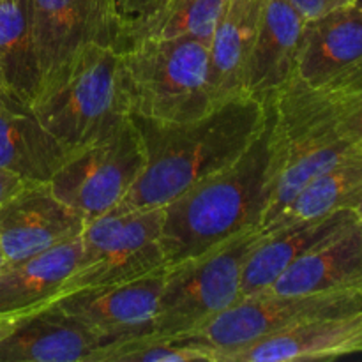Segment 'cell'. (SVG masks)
Masks as SVG:
<instances>
[{
    "mask_svg": "<svg viewBox=\"0 0 362 362\" xmlns=\"http://www.w3.org/2000/svg\"><path fill=\"white\" fill-rule=\"evenodd\" d=\"M228 0H165L151 14L122 23L115 48L145 39L194 37L211 41Z\"/></svg>",
    "mask_w": 362,
    "mask_h": 362,
    "instance_id": "cell-23",
    "label": "cell"
},
{
    "mask_svg": "<svg viewBox=\"0 0 362 362\" xmlns=\"http://www.w3.org/2000/svg\"><path fill=\"white\" fill-rule=\"evenodd\" d=\"M267 230L239 233L165 272L154 334L184 338L243 297L240 281L247 257Z\"/></svg>",
    "mask_w": 362,
    "mask_h": 362,
    "instance_id": "cell-5",
    "label": "cell"
},
{
    "mask_svg": "<svg viewBox=\"0 0 362 362\" xmlns=\"http://www.w3.org/2000/svg\"><path fill=\"white\" fill-rule=\"evenodd\" d=\"M359 219L354 209H341L322 218L304 219L267 230L244 265L240 281L243 296L269 290L293 262Z\"/></svg>",
    "mask_w": 362,
    "mask_h": 362,
    "instance_id": "cell-16",
    "label": "cell"
},
{
    "mask_svg": "<svg viewBox=\"0 0 362 362\" xmlns=\"http://www.w3.org/2000/svg\"><path fill=\"white\" fill-rule=\"evenodd\" d=\"M41 80L28 0H0V85L21 105L30 106Z\"/></svg>",
    "mask_w": 362,
    "mask_h": 362,
    "instance_id": "cell-21",
    "label": "cell"
},
{
    "mask_svg": "<svg viewBox=\"0 0 362 362\" xmlns=\"http://www.w3.org/2000/svg\"><path fill=\"white\" fill-rule=\"evenodd\" d=\"M165 272L133 281L74 290L59 296L48 306H55L87 325L105 339L106 346L154 334Z\"/></svg>",
    "mask_w": 362,
    "mask_h": 362,
    "instance_id": "cell-11",
    "label": "cell"
},
{
    "mask_svg": "<svg viewBox=\"0 0 362 362\" xmlns=\"http://www.w3.org/2000/svg\"><path fill=\"white\" fill-rule=\"evenodd\" d=\"M269 99L250 94L218 103L187 122L133 117L145 148V168L112 212L163 209L205 177L232 165L265 126Z\"/></svg>",
    "mask_w": 362,
    "mask_h": 362,
    "instance_id": "cell-2",
    "label": "cell"
},
{
    "mask_svg": "<svg viewBox=\"0 0 362 362\" xmlns=\"http://www.w3.org/2000/svg\"><path fill=\"white\" fill-rule=\"evenodd\" d=\"M274 108L285 159L262 228L285 211L311 180L362 152V141L343 138L325 115L313 88L296 76L276 92Z\"/></svg>",
    "mask_w": 362,
    "mask_h": 362,
    "instance_id": "cell-6",
    "label": "cell"
},
{
    "mask_svg": "<svg viewBox=\"0 0 362 362\" xmlns=\"http://www.w3.org/2000/svg\"><path fill=\"white\" fill-rule=\"evenodd\" d=\"M161 223L163 209L108 212L87 223L81 233L80 262L62 293L133 281L166 271Z\"/></svg>",
    "mask_w": 362,
    "mask_h": 362,
    "instance_id": "cell-7",
    "label": "cell"
},
{
    "mask_svg": "<svg viewBox=\"0 0 362 362\" xmlns=\"http://www.w3.org/2000/svg\"><path fill=\"white\" fill-rule=\"evenodd\" d=\"M165 0H117V13L122 23L144 18L158 9Z\"/></svg>",
    "mask_w": 362,
    "mask_h": 362,
    "instance_id": "cell-27",
    "label": "cell"
},
{
    "mask_svg": "<svg viewBox=\"0 0 362 362\" xmlns=\"http://www.w3.org/2000/svg\"><path fill=\"white\" fill-rule=\"evenodd\" d=\"M13 327L14 320H11V318H0V339L6 338V336L13 331Z\"/></svg>",
    "mask_w": 362,
    "mask_h": 362,
    "instance_id": "cell-30",
    "label": "cell"
},
{
    "mask_svg": "<svg viewBox=\"0 0 362 362\" xmlns=\"http://www.w3.org/2000/svg\"><path fill=\"white\" fill-rule=\"evenodd\" d=\"M67 158L69 152L30 108H0V170L25 182H49Z\"/></svg>",
    "mask_w": 362,
    "mask_h": 362,
    "instance_id": "cell-20",
    "label": "cell"
},
{
    "mask_svg": "<svg viewBox=\"0 0 362 362\" xmlns=\"http://www.w3.org/2000/svg\"><path fill=\"white\" fill-rule=\"evenodd\" d=\"M362 62V11L339 7L308 20L296 62V78L308 87H324Z\"/></svg>",
    "mask_w": 362,
    "mask_h": 362,
    "instance_id": "cell-15",
    "label": "cell"
},
{
    "mask_svg": "<svg viewBox=\"0 0 362 362\" xmlns=\"http://www.w3.org/2000/svg\"><path fill=\"white\" fill-rule=\"evenodd\" d=\"M0 108H11V110H25L28 108V106L21 105L20 101H16V99L13 98V95L9 94V92L6 90V88L0 85Z\"/></svg>",
    "mask_w": 362,
    "mask_h": 362,
    "instance_id": "cell-29",
    "label": "cell"
},
{
    "mask_svg": "<svg viewBox=\"0 0 362 362\" xmlns=\"http://www.w3.org/2000/svg\"><path fill=\"white\" fill-rule=\"evenodd\" d=\"M362 204V152L343 159L317 179L311 180L288 207L279 212L264 230H274L304 219L327 216L341 209H354Z\"/></svg>",
    "mask_w": 362,
    "mask_h": 362,
    "instance_id": "cell-22",
    "label": "cell"
},
{
    "mask_svg": "<svg viewBox=\"0 0 362 362\" xmlns=\"http://www.w3.org/2000/svg\"><path fill=\"white\" fill-rule=\"evenodd\" d=\"M293 7L300 13L304 20H315L318 16L339 9V7L352 6L354 0H288Z\"/></svg>",
    "mask_w": 362,
    "mask_h": 362,
    "instance_id": "cell-26",
    "label": "cell"
},
{
    "mask_svg": "<svg viewBox=\"0 0 362 362\" xmlns=\"http://www.w3.org/2000/svg\"><path fill=\"white\" fill-rule=\"evenodd\" d=\"M28 108L69 156L112 134L131 117L117 48L78 52L42 78Z\"/></svg>",
    "mask_w": 362,
    "mask_h": 362,
    "instance_id": "cell-3",
    "label": "cell"
},
{
    "mask_svg": "<svg viewBox=\"0 0 362 362\" xmlns=\"http://www.w3.org/2000/svg\"><path fill=\"white\" fill-rule=\"evenodd\" d=\"M352 6H356L357 9L362 11V0H354V2H352Z\"/></svg>",
    "mask_w": 362,
    "mask_h": 362,
    "instance_id": "cell-33",
    "label": "cell"
},
{
    "mask_svg": "<svg viewBox=\"0 0 362 362\" xmlns=\"http://www.w3.org/2000/svg\"><path fill=\"white\" fill-rule=\"evenodd\" d=\"M361 310L362 288L300 296L265 290L243 296L233 306L184 338L214 350L218 362L223 352L251 345L308 322Z\"/></svg>",
    "mask_w": 362,
    "mask_h": 362,
    "instance_id": "cell-8",
    "label": "cell"
},
{
    "mask_svg": "<svg viewBox=\"0 0 362 362\" xmlns=\"http://www.w3.org/2000/svg\"><path fill=\"white\" fill-rule=\"evenodd\" d=\"M313 90L334 129L346 140L362 141V62Z\"/></svg>",
    "mask_w": 362,
    "mask_h": 362,
    "instance_id": "cell-25",
    "label": "cell"
},
{
    "mask_svg": "<svg viewBox=\"0 0 362 362\" xmlns=\"http://www.w3.org/2000/svg\"><path fill=\"white\" fill-rule=\"evenodd\" d=\"M106 341L76 318L46 306L14 318L0 339V362H95Z\"/></svg>",
    "mask_w": 362,
    "mask_h": 362,
    "instance_id": "cell-13",
    "label": "cell"
},
{
    "mask_svg": "<svg viewBox=\"0 0 362 362\" xmlns=\"http://www.w3.org/2000/svg\"><path fill=\"white\" fill-rule=\"evenodd\" d=\"M209 45L194 37L145 39L120 46L131 115L187 122L214 108L209 92Z\"/></svg>",
    "mask_w": 362,
    "mask_h": 362,
    "instance_id": "cell-4",
    "label": "cell"
},
{
    "mask_svg": "<svg viewBox=\"0 0 362 362\" xmlns=\"http://www.w3.org/2000/svg\"><path fill=\"white\" fill-rule=\"evenodd\" d=\"M359 352H362V334H361L359 341L356 343V349H354V354H359Z\"/></svg>",
    "mask_w": 362,
    "mask_h": 362,
    "instance_id": "cell-32",
    "label": "cell"
},
{
    "mask_svg": "<svg viewBox=\"0 0 362 362\" xmlns=\"http://www.w3.org/2000/svg\"><path fill=\"white\" fill-rule=\"evenodd\" d=\"M304 20L288 0H264L244 90L265 101L296 76Z\"/></svg>",
    "mask_w": 362,
    "mask_h": 362,
    "instance_id": "cell-14",
    "label": "cell"
},
{
    "mask_svg": "<svg viewBox=\"0 0 362 362\" xmlns=\"http://www.w3.org/2000/svg\"><path fill=\"white\" fill-rule=\"evenodd\" d=\"M85 225L53 193L49 182H25L0 207V246L7 265L76 239Z\"/></svg>",
    "mask_w": 362,
    "mask_h": 362,
    "instance_id": "cell-12",
    "label": "cell"
},
{
    "mask_svg": "<svg viewBox=\"0 0 362 362\" xmlns=\"http://www.w3.org/2000/svg\"><path fill=\"white\" fill-rule=\"evenodd\" d=\"M362 288V219L293 262L267 292L322 293Z\"/></svg>",
    "mask_w": 362,
    "mask_h": 362,
    "instance_id": "cell-18",
    "label": "cell"
},
{
    "mask_svg": "<svg viewBox=\"0 0 362 362\" xmlns=\"http://www.w3.org/2000/svg\"><path fill=\"white\" fill-rule=\"evenodd\" d=\"M81 235L4 267L0 272V318H20L46 308L62 293L78 267Z\"/></svg>",
    "mask_w": 362,
    "mask_h": 362,
    "instance_id": "cell-17",
    "label": "cell"
},
{
    "mask_svg": "<svg viewBox=\"0 0 362 362\" xmlns=\"http://www.w3.org/2000/svg\"><path fill=\"white\" fill-rule=\"evenodd\" d=\"M264 0H228L209 41L207 81L214 105L246 94L244 81Z\"/></svg>",
    "mask_w": 362,
    "mask_h": 362,
    "instance_id": "cell-19",
    "label": "cell"
},
{
    "mask_svg": "<svg viewBox=\"0 0 362 362\" xmlns=\"http://www.w3.org/2000/svg\"><path fill=\"white\" fill-rule=\"evenodd\" d=\"M28 20L42 78L87 46L115 48L122 28L117 0H28Z\"/></svg>",
    "mask_w": 362,
    "mask_h": 362,
    "instance_id": "cell-10",
    "label": "cell"
},
{
    "mask_svg": "<svg viewBox=\"0 0 362 362\" xmlns=\"http://www.w3.org/2000/svg\"><path fill=\"white\" fill-rule=\"evenodd\" d=\"M145 163L140 131L129 117L112 134L71 154L49 180V187L85 223H90L120 204Z\"/></svg>",
    "mask_w": 362,
    "mask_h": 362,
    "instance_id": "cell-9",
    "label": "cell"
},
{
    "mask_svg": "<svg viewBox=\"0 0 362 362\" xmlns=\"http://www.w3.org/2000/svg\"><path fill=\"white\" fill-rule=\"evenodd\" d=\"M6 265H7V262H6V257H4L2 246H0V272L4 271V267H6Z\"/></svg>",
    "mask_w": 362,
    "mask_h": 362,
    "instance_id": "cell-31",
    "label": "cell"
},
{
    "mask_svg": "<svg viewBox=\"0 0 362 362\" xmlns=\"http://www.w3.org/2000/svg\"><path fill=\"white\" fill-rule=\"evenodd\" d=\"M216 362V352L187 338L148 334L106 346L95 362Z\"/></svg>",
    "mask_w": 362,
    "mask_h": 362,
    "instance_id": "cell-24",
    "label": "cell"
},
{
    "mask_svg": "<svg viewBox=\"0 0 362 362\" xmlns=\"http://www.w3.org/2000/svg\"><path fill=\"white\" fill-rule=\"evenodd\" d=\"M283 159L272 95L265 126L246 152L163 207L161 243L168 267L239 233L262 228Z\"/></svg>",
    "mask_w": 362,
    "mask_h": 362,
    "instance_id": "cell-1",
    "label": "cell"
},
{
    "mask_svg": "<svg viewBox=\"0 0 362 362\" xmlns=\"http://www.w3.org/2000/svg\"><path fill=\"white\" fill-rule=\"evenodd\" d=\"M23 184L25 180L20 179L18 175L6 172V170H0V207H2L4 202L9 197H13Z\"/></svg>",
    "mask_w": 362,
    "mask_h": 362,
    "instance_id": "cell-28",
    "label": "cell"
},
{
    "mask_svg": "<svg viewBox=\"0 0 362 362\" xmlns=\"http://www.w3.org/2000/svg\"><path fill=\"white\" fill-rule=\"evenodd\" d=\"M356 212H357V214H359V218L362 219V204L359 205V207H357V209H356Z\"/></svg>",
    "mask_w": 362,
    "mask_h": 362,
    "instance_id": "cell-34",
    "label": "cell"
}]
</instances>
